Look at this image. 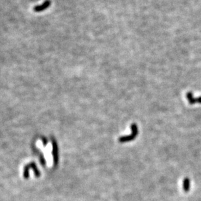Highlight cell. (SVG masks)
<instances>
[{"label":"cell","instance_id":"obj_1","mask_svg":"<svg viewBox=\"0 0 201 201\" xmlns=\"http://www.w3.org/2000/svg\"><path fill=\"white\" fill-rule=\"evenodd\" d=\"M186 98L188 100L189 103H190V104H195V103L201 104V96L197 97V98H195L193 96V93L191 92H187V93H186Z\"/></svg>","mask_w":201,"mask_h":201},{"label":"cell","instance_id":"obj_2","mask_svg":"<svg viewBox=\"0 0 201 201\" xmlns=\"http://www.w3.org/2000/svg\"><path fill=\"white\" fill-rule=\"evenodd\" d=\"M51 3L50 0H46L42 5H38V6L35 7L34 8V10L35 12H40L42 11V10H44L45 9H48L49 7V6L50 5Z\"/></svg>","mask_w":201,"mask_h":201},{"label":"cell","instance_id":"obj_3","mask_svg":"<svg viewBox=\"0 0 201 201\" xmlns=\"http://www.w3.org/2000/svg\"><path fill=\"white\" fill-rule=\"evenodd\" d=\"M183 189L185 192H188L190 189V180L189 178H185L183 182Z\"/></svg>","mask_w":201,"mask_h":201}]
</instances>
